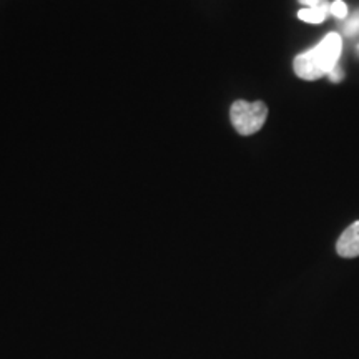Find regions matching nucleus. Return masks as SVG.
<instances>
[{"label":"nucleus","mask_w":359,"mask_h":359,"mask_svg":"<svg viewBox=\"0 0 359 359\" xmlns=\"http://www.w3.org/2000/svg\"><path fill=\"white\" fill-rule=\"evenodd\" d=\"M341 52H343L341 35L338 32L326 34L320 43L294 57L293 70L296 77L308 82L326 77L339 64Z\"/></svg>","instance_id":"nucleus-1"},{"label":"nucleus","mask_w":359,"mask_h":359,"mask_svg":"<svg viewBox=\"0 0 359 359\" xmlns=\"http://www.w3.org/2000/svg\"><path fill=\"white\" fill-rule=\"evenodd\" d=\"M266 118L268 107L262 100H236L233 102L230 109V120L233 128L236 130V133L243 135V137H250V135L259 132L263 128L264 122H266Z\"/></svg>","instance_id":"nucleus-2"},{"label":"nucleus","mask_w":359,"mask_h":359,"mask_svg":"<svg viewBox=\"0 0 359 359\" xmlns=\"http://www.w3.org/2000/svg\"><path fill=\"white\" fill-rule=\"evenodd\" d=\"M336 251L341 258L359 257V219L341 233L338 243H336Z\"/></svg>","instance_id":"nucleus-3"},{"label":"nucleus","mask_w":359,"mask_h":359,"mask_svg":"<svg viewBox=\"0 0 359 359\" xmlns=\"http://www.w3.org/2000/svg\"><path fill=\"white\" fill-rule=\"evenodd\" d=\"M327 15H330V11H323V8H302L298 12V19L306 24H323Z\"/></svg>","instance_id":"nucleus-4"},{"label":"nucleus","mask_w":359,"mask_h":359,"mask_svg":"<svg viewBox=\"0 0 359 359\" xmlns=\"http://www.w3.org/2000/svg\"><path fill=\"white\" fill-rule=\"evenodd\" d=\"M343 32L348 37H356V35H359V11L354 12L346 24L343 25Z\"/></svg>","instance_id":"nucleus-5"},{"label":"nucleus","mask_w":359,"mask_h":359,"mask_svg":"<svg viewBox=\"0 0 359 359\" xmlns=\"http://www.w3.org/2000/svg\"><path fill=\"white\" fill-rule=\"evenodd\" d=\"M330 13L333 17H336V19H346V17H348V6L343 2V0H334V2H331Z\"/></svg>","instance_id":"nucleus-6"},{"label":"nucleus","mask_w":359,"mask_h":359,"mask_svg":"<svg viewBox=\"0 0 359 359\" xmlns=\"http://www.w3.org/2000/svg\"><path fill=\"white\" fill-rule=\"evenodd\" d=\"M303 7L306 8H323V11H330L331 4L327 0H298Z\"/></svg>","instance_id":"nucleus-7"},{"label":"nucleus","mask_w":359,"mask_h":359,"mask_svg":"<svg viewBox=\"0 0 359 359\" xmlns=\"http://www.w3.org/2000/svg\"><path fill=\"white\" fill-rule=\"evenodd\" d=\"M327 77H330V80L331 82H334V83H338V82H341V80L344 79V74H343V70H341V67H339V64L334 67V70L331 72L330 75H327Z\"/></svg>","instance_id":"nucleus-8"},{"label":"nucleus","mask_w":359,"mask_h":359,"mask_svg":"<svg viewBox=\"0 0 359 359\" xmlns=\"http://www.w3.org/2000/svg\"><path fill=\"white\" fill-rule=\"evenodd\" d=\"M358 50H359V47H358Z\"/></svg>","instance_id":"nucleus-9"}]
</instances>
